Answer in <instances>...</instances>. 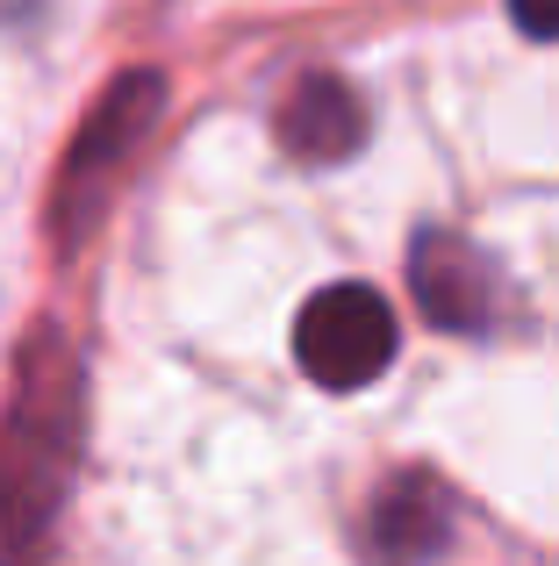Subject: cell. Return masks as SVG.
Listing matches in <instances>:
<instances>
[{"label":"cell","instance_id":"obj_7","mask_svg":"<svg viewBox=\"0 0 559 566\" xmlns=\"http://www.w3.org/2000/svg\"><path fill=\"white\" fill-rule=\"evenodd\" d=\"M524 36H559V0H509Z\"/></svg>","mask_w":559,"mask_h":566},{"label":"cell","instance_id":"obj_3","mask_svg":"<svg viewBox=\"0 0 559 566\" xmlns=\"http://www.w3.org/2000/svg\"><path fill=\"white\" fill-rule=\"evenodd\" d=\"M294 352L302 374L316 387H366L394 366V308L388 294H373L366 280L308 294L302 323H294Z\"/></svg>","mask_w":559,"mask_h":566},{"label":"cell","instance_id":"obj_5","mask_svg":"<svg viewBox=\"0 0 559 566\" xmlns=\"http://www.w3.org/2000/svg\"><path fill=\"white\" fill-rule=\"evenodd\" d=\"M280 144H287L302 166H330V158H351L366 137V101L351 94L337 72H302L280 101Z\"/></svg>","mask_w":559,"mask_h":566},{"label":"cell","instance_id":"obj_2","mask_svg":"<svg viewBox=\"0 0 559 566\" xmlns=\"http://www.w3.org/2000/svg\"><path fill=\"white\" fill-rule=\"evenodd\" d=\"M158 108H166V80H158V72H123V80L94 101V115H86L80 144H72V158H65V180H57V208H51L65 251L86 244L94 216L108 208V180L144 144V129L158 123Z\"/></svg>","mask_w":559,"mask_h":566},{"label":"cell","instance_id":"obj_6","mask_svg":"<svg viewBox=\"0 0 559 566\" xmlns=\"http://www.w3.org/2000/svg\"><path fill=\"white\" fill-rule=\"evenodd\" d=\"M366 538H373V559H388V566L437 559L452 545V495L431 473H394L373 495V510H366Z\"/></svg>","mask_w":559,"mask_h":566},{"label":"cell","instance_id":"obj_1","mask_svg":"<svg viewBox=\"0 0 559 566\" xmlns=\"http://www.w3.org/2000/svg\"><path fill=\"white\" fill-rule=\"evenodd\" d=\"M80 459V359L57 331H29L0 423V566H36Z\"/></svg>","mask_w":559,"mask_h":566},{"label":"cell","instance_id":"obj_4","mask_svg":"<svg viewBox=\"0 0 559 566\" xmlns=\"http://www.w3.org/2000/svg\"><path fill=\"white\" fill-rule=\"evenodd\" d=\"M409 287H416L423 316L437 331H488L503 308V280H495L488 251H474L452 230H423L409 251Z\"/></svg>","mask_w":559,"mask_h":566}]
</instances>
